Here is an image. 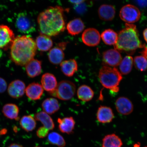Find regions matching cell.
I'll return each instance as SVG.
<instances>
[{
    "label": "cell",
    "mask_w": 147,
    "mask_h": 147,
    "mask_svg": "<svg viewBox=\"0 0 147 147\" xmlns=\"http://www.w3.org/2000/svg\"><path fill=\"white\" fill-rule=\"evenodd\" d=\"M63 12L62 7L56 6L49 7L41 12L37 19L41 34L52 36L63 32L65 28Z\"/></svg>",
    "instance_id": "1"
},
{
    "label": "cell",
    "mask_w": 147,
    "mask_h": 147,
    "mask_svg": "<svg viewBox=\"0 0 147 147\" xmlns=\"http://www.w3.org/2000/svg\"><path fill=\"white\" fill-rule=\"evenodd\" d=\"M37 48L35 41L30 36H18L11 45V59L16 65L25 66L34 59Z\"/></svg>",
    "instance_id": "2"
},
{
    "label": "cell",
    "mask_w": 147,
    "mask_h": 147,
    "mask_svg": "<svg viewBox=\"0 0 147 147\" xmlns=\"http://www.w3.org/2000/svg\"><path fill=\"white\" fill-rule=\"evenodd\" d=\"M125 28L120 31L114 46L115 49L133 54L138 49L145 47L140 39L136 26L133 24L126 23Z\"/></svg>",
    "instance_id": "3"
},
{
    "label": "cell",
    "mask_w": 147,
    "mask_h": 147,
    "mask_svg": "<svg viewBox=\"0 0 147 147\" xmlns=\"http://www.w3.org/2000/svg\"><path fill=\"white\" fill-rule=\"evenodd\" d=\"M99 78L104 87L117 92L119 91V85L123 78L116 68L104 66L99 71Z\"/></svg>",
    "instance_id": "4"
},
{
    "label": "cell",
    "mask_w": 147,
    "mask_h": 147,
    "mask_svg": "<svg viewBox=\"0 0 147 147\" xmlns=\"http://www.w3.org/2000/svg\"><path fill=\"white\" fill-rule=\"evenodd\" d=\"M76 91V87L74 83L69 80H62L58 84L54 91L49 94L60 100L67 101L72 98Z\"/></svg>",
    "instance_id": "5"
},
{
    "label": "cell",
    "mask_w": 147,
    "mask_h": 147,
    "mask_svg": "<svg viewBox=\"0 0 147 147\" xmlns=\"http://www.w3.org/2000/svg\"><path fill=\"white\" fill-rule=\"evenodd\" d=\"M16 25L19 32L23 34H30L36 30L34 20L26 12H22L18 14L16 18Z\"/></svg>",
    "instance_id": "6"
},
{
    "label": "cell",
    "mask_w": 147,
    "mask_h": 147,
    "mask_svg": "<svg viewBox=\"0 0 147 147\" xmlns=\"http://www.w3.org/2000/svg\"><path fill=\"white\" fill-rule=\"evenodd\" d=\"M119 16L126 23L131 24L139 21L141 17V12L136 7L128 4L121 9Z\"/></svg>",
    "instance_id": "7"
},
{
    "label": "cell",
    "mask_w": 147,
    "mask_h": 147,
    "mask_svg": "<svg viewBox=\"0 0 147 147\" xmlns=\"http://www.w3.org/2000/svg\"><path fill=\"white\" fill-rule=\"evenodd\" d=\"M82 40L86 45L89 47H95L100 43V32L95 28L86 29L83 33Z\"/></svg>",
    "instance_id": "8"
},
{
    "label": "cell",
    "mask_w": 147,
    "mask_h": 147,
    "mask_svg": "<svg viewBox=\"0 0 147 147\" xmlns=\"http://www.w3.org/2000/svg\"><path fill=\"white\" fill-rule=\"evenodd\" d=\"M12 30L7 25H0V49L11 45L15 38Z\"/></svg>",
    "instance_id": "9"
},
{
    "label": "cell",
    "mask_w": 147,
    "mask_h": 147,
    "mask_svg": "<svg viewBox=\"0 0 147 147\" xmlns=\"http://www.w3.org/2000/svg\"><path fill=\"white\" fill-rule=\"evenodd\" d=\"M105 63L111 67L118 66L122 60V57L119 51L115 49H110L105 51L102 55Z\"/></svg>",
    "instance_id": "10"
},
{
    "label": "cell",
    "mask_w": 147,
    "mask_h": 147,
    "mask_svg": "<svg viewBox=\"0 0 147 147\" xmlns=\"http://www.w3.org/2000/svg\"><path fill=\"white\" fill-rule=\"evenodd\" d=\"M26 88L25 84L23 82L19 80H14L9 84L8 93L12 98H19L24 94Z\"/></svg>",
    "instance_id": "11"
},
{
    "label": "cell",
    "mask_w": 147,
    "mask_h": 147,
    "mask_svg": "<svg viewBox=\"0 0 147 147\" xmlns=\"http://www.w3.org/2000/svg\"><path fill=\"white\" fill-rule=\"evenodd\" d=\"M115 107L119 113L124 115L130 114L133 111V105L131 101L126 97H121L116 101Z\"/></svg>",
    "instance_id": "12"
},
{
    "label": "cell",
    "mask_w": 147,
    "mask_h": 147,
    "mask_svg": "<svg viewBox=\"0 0 147 147\" xmlns=\"http://www.w3.org/2000/svg\"><path fill=\"white\" fill-rule=\"evenodd\" d=\"M25 92L26 96L32 100H39L43 93V89L38 83L33 82L29 84L26 88Z\"/></svg>",
    "instance_id": "13"
},
{
    "label": "cell",
    "mask_w": 147,
    "mask_h": 147,
    "mask_svg": "<svg viewBox=\"0 0 147 147\" xmlns=\"http://www.w3.org/2000/svg\"><path fill=\"white\" fill-rule=\"evenodd\" d=\"M41 83L42 88L49 93L54 91L58 85L56 77L49 73H46L42 75Z\"/></svg>",
    "instance_id": "14"
},
{
    "label": "cell",
    "mask_w": 147,
    "mask_h": 147,
    "mask_svg": "<svg viewBox=\"0 0 147 147\" xmlns=\"http://www.w3.org/2000/svg\"><path fill=\"white\" fill-rule=\"evenodd\" d=\"M57 122L59 129L62 133L67 134L73 133L75 122L72 117H65L62 119L59 118Z\"/></svg>",
    "instance_id": "15"
},
{
    "label": "cell",
    "mask_w": 147,
    "mask_h": 147,
    "mask_svg": "<svg viewBox=\"0 0 147 147\" xmlns=\"http://www.w3.org/2000/svg\"><path fill=\"white\" fill-rule=\"evenodd\" d=\"M114 115L111 108L105 106L98 108L97 113V119L99 122L103 123L111 122Z\"/></svg>",
    "instance_id": "16"
},
{
    "label": "cell",
    "mask_w": 147,
    "mask_h": 147,
    "mask_svg": "<svg viewBox=\"0 0 147 147\" xmlns=\"http://www.w3.org/2000/svg\"><path fill=\"white\" fill-rule=\"evenodd\" d=\"M42 63L38 60L33 59L25 65L28 75L30 78H34L42 72Z\"/></svg>",
    "instance_id": "17"
},
{
    "label": "cell",
    "mask_w": 147,
    "mask_h": 147,
    "mask_svg": "<svg viewBox=\"0 0 147 147\" xmlns=\"http://www.w3.org/2000/svg\"><path fill=\"white\" fill-rule=\"evenodd\" d=\"M61 69L66 76L72 77L78 70V64L74 59L64 61L60 63Z\"/></svg>",
    "instance_id": "18"
},
{
    "label": "cell",
    "mask_w": 147,
    "mask_h": 147,
    "mask_svg": "<svg viewBox=\"0 0 147 147\" xmlns=\"http://www.w3.org/2000/svg\"><path fill=\"white\" fill-rule=\"evenodd\" d=\"M98 14L101 20L105 21H110L115 18V9L113 5H102L99 8Z\"/></svg>",
    "instance_id": "19"
},
{
    "label": "cell",
    "mask_w": 147,
    "mask_h": 147,
    "mask_svg": "<svg viewBox=\"0 0 147 147\" xmlns=\"http://www.w3.org/2000/svg\"><path fill=\"white\" fill-rule=\"evenodd\" d=\"M83 22L80 18H77L70 21L67 26L68 32L72 36L80 34L84 28Z\"/></svg>",
    "instance_id": "20"
},
{
    "label": "cell",
    "mask_w": 147,
    "mask_h": 147,
    "mask_svg": "<svg viewBox=\"0 0 147 147\" xmlns=\"http://www.w3.org/2000/svg\"><path fill=\"white\" fill-rule=\"evenodd\" d=\"M44 112L51 115L57 112L60 109L59 103L57 99L50 98L45 99L42 104Z\"/></svg>",
    "instance_id": "21"
},
{
    "label": "cell",
    "mask_w": 147,
    "mask_h": 147,
    "mask_svg": "<svg viewBox=\"0 0 147 147\" xmlns=\"http://www.w3.org/2000/svg\"><path fill=\"white\" fill-rule=\"evenodd\" d=\"M35 42L37 48L42 51H49L53 45L52 40L50 37L42 34L36 38Z\"/></svg>",
    "instance_id": "22"
},
{
    "label": "cell",
    "mask_w": 147,
    "mask_h": 147,
    "mask_svg": "<svg viewBox=\"0 0 147 147\" xmlns=\"http://www.w3.org/2000/svg\"><path fill=\"white\" fill-rule=\"evenodd\" d=\"M48 56L51 63L57 65L62 62L64 58V54L62 49L60 47H56L51 49Z\"/></svg>",
    "instance_id": "23"
},
{
    "label": "cell",
    "mask_w": 147,
    "mask_h": 147,
    "mask_svg": "<svg viewBox=\"0 0 147 147\" xmlns=\"http://www.w3.org/2000/svg\"><path fill=\"white\" fill-rule=\"evenodd\" d=\"M34 119L41 122L44 127L49 130H52L55 128V124L50 116L44 111L39 112L34 115Z\"/></svg>",
    "instance_id": "24"
},
{
    "label": "cell",
    "mask_w": 147,
    "mask_h": 147,
    "mask_svg": "<svg viewBox=\"0 0 147 147\" xmlns=\"http://www.w3.org/2000/svg\"><path fill=\"white\" fill-rule=\"evenodd\" d=\"M77 95L80 100L87 102L93 98L94 96V92L89 86L82 85L78 88L77 91Z\"/></svg>",
    "instance_id": "25"
},
{
    "label": "cell",
    "mask_w": 147,
    "mask_h": 147,
    "mask_svg": "<svg viewBox=\"0 0 147 147\" xmlns=\"http://www.w3.org/2000/svg\"><path fill=\"white\" fill-rule=\"evenodd\" d=\"M2 112L3 115L7 118L18 120L19 109L18 107L13 104H7L3 106Z\"/></svg>",
    "instance_id": "26"
},
{
    "label": "cell",
    "mask_w": 147,
    "mask_h": 147,
    "mask_svg": "<svg viewBox=\"0 0 147 147\" xmlns=\"http://www.w3.org/2000/svg\"><path fill=\"white\" fill-rule=\"evenodd\" d=\"M122 145L120 138L115 134L107 135L102 140V147H121Z\"/></svg>",
    "instance_id": "27"
},
{
    "label": "cell",
    "mask_w": 147,
    "mask_h": 147,
    "mask_svg": "<svg viewBox=\"0 0 147 147\" xmlns=\"http://www.w3.org/2000/svg\"><path fill=\"white\" fill-rule=\"evenodd\" d=\"M20 126L23 129L27 132L33 131L36 127L35 119L30 115H25L20 120Z\"/></svg>",
    "instance_id": "28"
},
{
    "label": "cell",
    "mask_w": 147,
    "mask_h": 147,
    "mask_svg": "<svg viewBox=\"0 0 147 147\" xmlns=\"http://www.w3.org/2000/svg\"><path fill=\"white\" fill-rule=\"evenodd\" d=\"M101 38L104 43L107 45H114L118 38V34L111 29L104 30L101 35Z\"/></svg>",
    "instance_id": "29"
},
{
    "label": "cell",
    "mask_w": 147,
    "mask_h": 147,
    "mask_svg": "<svg viewBox=\"0 0 147 147\" xmlns=\"http://www.w3.org/2000/svg\"><path fill=\"white\" fill-rule=\"evenodd\" d=\"M133 59L132 57L128 56L125 57L119 64L121 73L124 75L129 74L133 68Z\"/></svg>",
    "instance_id": "30"
},
{
    "label": "cell",
    "mask_w": 147,
    "mask_h": 147,
    "mask_svg": "<svg viewBox=\"0 0 147 147\" xmlns=\"http://www.w3.org/2000/svg\"><path fill=\"white\" fill-rule=\"evenodd\" d=\"M48 140L51 144L56 145L59 147L65 146L66 143L63 138L56 132H52L48 136Z\"/></svg>",
    "instance_id": "31"
},
{
    "label": "cell",
    "mask_w": 147,
    "mask_h": 147,
    "mask_svg": "<svg viewBox=\"0 0 147 147\" xmlns=\"http://www.w3.org/2000/svg\"><path fill=\"white\" fill-rule=\"evenodd\" d=\"M134 65L136 68L141 71L147 69V59L143 56L136 57L134 60Z\"/></svg>",
    "instance_id": "32"
},
{
    "label": "cell",
    "mask_w": 147,
    "mask_h": 147,
    "mask_svg": "<svg viewBox=\"0 0 147 147\" xmlns=\"http://www.w3.org/2000/svg\"><path fill=\"white\" fill-rule=\"evenodd\" d=\"M49 130L44 126H42L38 129L36 131L37 136L41 138H43L49 135Z\"/></svg>",
    "instance_id": "33"
},
{
    "label": "cell",
    "mask_w": 147,
    "mask_h": 147,
    "mask_svg": "<svg viewBox=\"0 0 147 147\" xmlns=\"http://www.w3.org/2000/svg\"><path fill=\"white\" fill-rule=\"evenodd\" d=\"M7 83L4 79L0 78V93L4 92L7 89Z\"/></svg>",
    "instance_id": "34"
},
{
    "label": "cell",
    "mask_w": 147,
    "mask_h": 147,
    "mask_svg": "<svg viewBox=\"0 0 147 147\" xmlns=\"http://www.w3.org/2000/svg\"><path fill=\"white\" fill-rule=\"evenodd\" d=\"M69 1L71 3L76 5L84 2H85V1H83V0H82V1H80V0L78 1V0H77V1Z\"/></svg>",
    "instance_id": "35"
},
{
    "label": "cell",
    "mask_w": 147,
    "mask_h": 147,
    "mask_svg": "<svg viewBox=\"0 0 147 147\" xmlns=\"http://www.w3.org/2000/svg\"><path fill=\"white\" fill-rule=\"evenodd\" d=\"M144 49L141 52V54L143 56L145 57L147 59V47L145 46V47L144 48Z\"/></svg>",
    "instance_id": "36"
},
{
    "label": "cell",
    "mask_w": 147,
    "mask_h": 147,
    "mask_svg": "<svg viewBox=\"0 0 147 147\" xmlns=\"http://www.w3.org/2000/svg\"><path fill=\"white\" fill-rule=\"evenodd\" d=\"M143 36L145 41L147 43V28L145 29L143 31Z\"/></svg>",
    "instance_id": "37"
},
{
    "label": "cell",
    "mask_w": 147,
    "mask_h": 147,
    "mask_svg": "<svg viewBox=\"0 0 147 147\" xmlns=\"http://www.w3.org/2000/svg\"><path fill=\"white\" fill-rule=\"evenodd\" d=\"M8 147H23L21 145L17 144H11L10 146Z\"/></svg>",
    "instance_id": "38"
},
{
    "label": "cell",
    "mask_w": 147,
    "mask_h": 147,
    "mask_svg": "<svg viewBox=\"0 0 147 147\" xmlns=\"http://www.w3.org/2000/svg\"><path fill=\"white\" fill-rule=\"evenodd\" d=\"M35 147H39V146H36Z\"/></svg>",
    "instance_id": "39"
}]
</instances>
